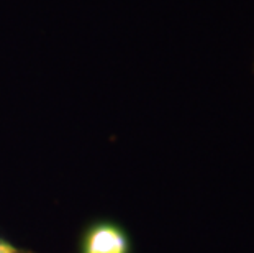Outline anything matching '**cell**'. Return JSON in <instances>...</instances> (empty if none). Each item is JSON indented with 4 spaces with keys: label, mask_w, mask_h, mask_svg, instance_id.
<instances>
[{
    "label": "cell",
    "mask_w": 254,
    "mask_h": 253,
    "mask_svg": "<svg viewBox=\"0 0 254 253\" xmlns=\"http://www.w3.org/2000/svg\"><path fill=\"white\" fill-rule=\"evenodd\" d=\"M82 253H129V242L118 225L100 222L87 230L82 242Z\"/></svg>",
    "instance_id": "obj_1"
},
{
    "label": "cell",
    "mask_w": 254,
    "mask_h": 253,
    "mask_svg": "<svg viewBox=\"0 0 254 253\" xmlns=\"http://www.w3.org/2000/svg\"><path fill=\"white\" fill-rule=\"evenodd\" d=\"M20 250L15 249L13 245H10L8 242L0 240V253H18Z\"/></svg>",
    "instance_id": "obj_2"
},
{
    "label": "cell",
    "mask_w": 254,
    "mask_h": 253,
    "mask_svg": "<svg viewBox=\"0 0 254 253\" xmlns=\"http://www.w3.org/2000/svg\"><path fill=\"white\" fill-rule=\"evenodd\" d=\"M18 253H25V252H18Z\"/></svg>",
    "instance_id": "obj_3"
}]
</instances>
